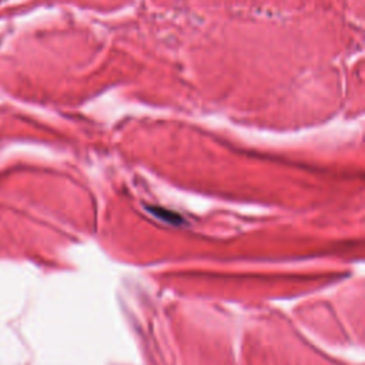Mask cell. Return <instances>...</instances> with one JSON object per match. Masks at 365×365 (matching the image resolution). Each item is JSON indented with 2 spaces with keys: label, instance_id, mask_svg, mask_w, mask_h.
<instances>
[{
  "label": "cell",
  "instance_id": "obj_1",
  "mask_svg": "<svg viewBox=\"0 0 365 365\" xmlns=\"http://www.w3.org/2000/svg\"><path fill=\"white\" fill-rule=\"evenodd\" d=\"M152 211H153L156 215H159V217H161V218H164V220H167V221H170V223H173V224H177V223L181 221L178 215H175V214H173V213H166V210H163V208H153Z\"/></svg>",
  "mask_w": 365,
  "mask_h": 365
}]
</instances>
